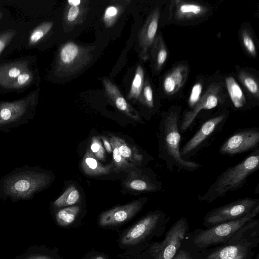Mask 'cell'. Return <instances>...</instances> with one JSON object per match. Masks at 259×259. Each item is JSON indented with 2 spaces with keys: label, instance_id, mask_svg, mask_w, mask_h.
Here are the masks:
<instances>
[{
  "label": "cell",
  "instance_id": "obj_17",
  "mask_svg": "<svg viewBox=\"0 0 259 259\" xmlns=\"http://www.w3.org/2000/svg\"><path fill=\"white\" fill-rule=\"evenodd\" d=\"M188 73L186 65H180L174 68L163 80V87L167 95L177 93L184 85Z\"/></svg>",
  "mask_w": 259,
  "mask_h": 259
},
{
  "label": "cell",
  "instance_id": "obj_13",
  "mask_svg": "<svg viewBox=\"0 0 259 259\" xmlns=\"http://www.w3.org/2000/svg\"><path fill=\"white\" fill-rule=\"evenodd\" d=\"M163 214L159 211L150 213L132 227L122 237L124 245H134L146 237L156 226Z\"/></svg>",
  "mask_w": 259,
  "mask_h": 259
},
{
  "label": "cell",
  "instance_id": "obj_21",
  "mask_svg": "<svg viewBox=\"0 0 259 259\" xmlns=\"http://www.w3.org/2000/svg\"><path fill=\"white\" fill-rule=\"evenodd\" d=\"M110 141L115 144L120 154L128 161L136 165L142 163L144 156L136 148H132L123 139L114 135L110 136Z\"/></svg>",
  "mask_w": 259,
  "mask_h": 259
},
{
  "label": "cell",
  "instance_id": "obj_16",
  "mask_svg": "<svg viewBox=\"0 0 259 259\" xmlns=\"http://www.w3.org/2000/svg\"><path fill=\"white\" fill-rule=\"evenodd\" d=\"M88 2L80 0H68L65 8L63 22L65 29L72 28L81 24L85 17Z\"/></svg>",
  "mask_w": 259,
  "mask_h": 259
},
{
  "label": "cell",
  "instance_id": "obj_41",
  "mask_svg": "<svg viewBox=\"0 0 259 259\" xmlns=\"http://www.w3.org/2000/svg\"><path fill=\"white\" fill-rule=\"evenodd\" d=\"M172 259H191L189 255L184 250H180Z\"/></svg>",
  "mask_w": 259,
  "mask_h": 259
},
{
  "label": "cell",
  "instance_id": "obj_22",
  "mask_svg": "<svg viewBox=\"0 0 259 259\" xmlns=\"http://www.w3.org/2000/svg\"><path fill=\"white\" fill-rule=\"evenodd\" d=\"M252 243L247 240H242L239 243L229 245L214 251L207 259H230L237 256L243 251L251 248Z\"/></svg>",
  "mask_w": 259,
  "mask_h": 259
},
{
  "label": "cell",
  "instance_id": "obj_10",
  "mask_svg": "<svg viewBox=\"0 0 259 259\" xmlns=\"http://www.w3.org/2000/svg\"><path fill=\"white\" fill-rule=\"evenodd\" d=\"M187 228L185 218H181L171 227L161 243L153 248L154 259H172L180 248Z\"/></svg>",
  "mask_w": 259,
  "mask_h": 259
},
{
  "label": "cell",
  "instance_id": "obj_20",
  "mask_svg": "<svg viewBox=\"0 0 259 259\" xmlns=\"http://www.w3.org/2000/svg\"><path fill=\"white\" fill-rule=\"evenodd\" d=\"M208 11L206 7L192 3L176 1L175 17L177 19L184 20L200 17Z\"/></svg>",
  "mask_w": 259,
  "mask_h": 259
},
{
  "label": "cell",
  "instance_id": "obj_15",
  "mask_svg": "<svg viewBox=\"0 0 259 259\" xmlns=\"http://www.w3.org/2000/svg\"><path fill=\"white\" fill-rule=\"evenodd\" d=\"M102 82L105 94L112 104L133 120L142 121L138 112L127 102L116 85L108 78H104Z\"/></svg>",
  "mask_w": 259,
  "mask_h": 259
},
{
  "label": "cell",
  "instance_id": "obj_5",
  "mask_svg": "<svg viewBox=\"0 0 259 259\" xmlns=\"http://www.w3.org/2000/svg\"><path fill=\"white\" fill-rule=\"evenodd\" d=\"M36 103L32 94L16 101L0 103V132L8 133L28 123L33 117Z\"/></svg>",
  "mask_w": 259,
  "mask_h": 259
},
{
  "label": "cell",
  "instance_id": "obj_25",
  "mask_svg": "<svg viewBox=\"0 0 259 259\" xmlns=\"http://www.w3.org/2000/svg\"><path fill=\"white\" fill-rule=\"evenodd\" d=\"M80 194L74 186L69 187L53 203L55 208H61L71 206L75 204L79 199Z\"/></svg>",
  "mask_w": 259,
  "mask_h": 259
},
{
  "label": "cell",
  "instance_id": "obj_42",
  "mask_svg": "<svg viewBox=\"0 0 259 259\" xmlns=\"http://www.w3.org/2000/svg\"><path fill=\"white\" fill-rule=\"evenodd\" d=\"M251 251V248L247 249L242 252H241L239 254H238L237 256L233 258L230 259H248L249 254V251Z\"/></svg>",
  "mask_w": 259,
  "mask_h": 259
},
{
  "label": "cell",
  "instance_id": "obj_39",
  "mask_svg": "<svg viewBox=\"0 0 259 259\" xmlns=\"http://www.w3.org/2000/svg\"><path fill=\"white\" fill-rule=\"evenodd\" d=\"M17 32L14 29L7 30L0 33V54L14 37Z\"/></svg>",
  "mask_w": 259,
  "mask_h": 259
},
{
  "label": "cell",
  "instance_id": "obj_38",
  "mask_svg": "<svg viewBox=\"0 0 259 259\" xmlns=\"http://www.w3.org/2000/svg\"><path fill=\"white\" fill-rule=\"evenodd\" d=\"M33 74L29 70L21 73L14 82L12 89H19L28 84L32 80Z\"/></svg>",
  "mask_w": 259,
  "mask_h": 259
},
{
  "label": "cell",
  "instance_id": "obj_29",
  "mask_svg": "<svg viewBox=\"0 0 259 259\" xmlns=\"http://www.w3.org/2000/svg\"><path fill=\"white\" fill-rule=\"evenodd\" d=\"M152 56L155 62V67L156 70H159L165 63L167 57V51L161 39L157 38L153 44Z\"/></svg>",
  "mask_w": 259,
  "mask_h": 259
},
{
  "label": "cell",
  "instance_id": "obj_14",
  "mask_svg": "<svg viewBox=\"0 0 259 259\" xmlns=\"http://www.w3.org/2000/svg\"><path fill=\"white\" fill-rule=\"evenodd\" d=\"M159 16V9H155L149 14L144 24L139 31L138 39L141 48L140 57L144 61H146L149 58V50L155 40Z\"/></svg>",
  "mask_w": 259,
  "mask_h": 259
},
{
  "label": "cell",
  "instance_id": "obj_44",
  "mask_svg": "<svg viewBox=\"0 0 259 259\" xmlns=\"http://www.w3.org/2000/svg\"><path fill=\"white\" fill-rule=\"evenodd\" d=\"M1 17H2V14H1V12L0 11V18H1Z\"/></svg>",
  "mask_w": 259,
  "mask_h": 259
},
{
  "label": "cell",
  "instance_id": "obj_9",
  "mask_svg": "<svg viewBox=\"0 0 259 259\" xmlns=\"http://www.w3.org/2000/svg\"><path fill=\"white\" fill-rule=\"evenodd\" d=\"M228 116V112L214 116L204 121L198 131L184 144L180 152L182 157L186 159L194 154L202 145L223 126Z\"/></svg>",
  "mask_w": 259,
  "mask_h": 259
},
{
  "label": "cell",
  "instance_id": "obj_8",
  "mask_svg": "<svg viewBox=\"0 0 259 259\" xmlns=\"http://www.w3.org/2000/svg\"><path fill=\"white\" fill-rule=\"evenodd\" d=\"M258 144L259 128H244L228 137L221 146L219 152L222 155L233 156L257 149Z\"/></svg>",
  "mask_w": 259,
  "mask_h": 259
},
{
  "label": "cell",
  "instance_id": "obj_18",
  "mask_svg": "<svg viewBox=\"0 0 259 259\" xmlns=\"http://www.w3.org/2000/svg\"><path fill=\"white\" fill-rule=\"evenodd\" d=\"M28 70L27 63L24 61L15 62L0 66V85L12 89L17 78Z\"/></svg>",
  "mask_w": 259,
  "mask_h": 259
},
{
  "label": "cell",
  "instance_id": "obj_23",
  "mask_svg": "<svg viewBox=\"0 0 259 259\" xmlns=\"http://www.w3.org/2000/svg\"><path fill=\"white\" fill-rule=\"evenodd\" d=\"M225 83L230 99L236 108L243 107L246 103L244 93L234 78L231 76L226 78Z\"/></svg>",
  "mask_w": 259,
  "mask_h": 259
},
{
  "label": "cell",
  "instance_id": "obj_31",
  "mask_svg": "<svg viewBox=\"0 0 259 259\" xmlns=\"http://www.w3.org/2000/svg\"><path fill=\"white\" fill-rule=\"evenodd\" d=\"M123 11L121 5H112L108 6L103 15V22L107 27L113 25Z\"/></svg>",
  "mask_w": 259,
  "mask_h": 259
},
{
  "label": "cell",
  "instance_id": "obj_45",
  "mask_svg": "<svg viewBox=\"0 0 259 259\" xmlns=\"http://www.w3.org/2000/svg\"><path fill=\"white\" fill-rule=\"evenodd\" d=\"M257 259H258V257H257Z\"/></svg>",
  "mask_w": 259,
  "mask_h": 259
},
{
  "label": "cell",
  "instance_id": "obj_30",
  "mask_svg": "<svg viewBox=\"0 0 259 259\" xmlns=\"http://www.w3.org/2000/svg\"><path fill=\"white\" fill-rule=\"evenodd\" d=\"M53 23L51 21L45 22L36 27L31 33L28 44L33 46L38 43L51 29Z\"/></svg>",
  "mask_w": 259,
  "mask_h": 259
},
{
  "label": "cell",
  "instance_id": "obj_27",
  "mask_svg": "<svg viewBox=\"0 0 259 259\" xmlns=\"http://www.w3.org/2000/svg\"><path fill=\"white\" fill-rule=\"evenodd\" d=\"M80 211L78 206L67 207L58 210L55 218L57 224L61 226H67L72 223Z\"/></svg>",
  "mask_w": 259,
  "mask_h": 259
},
{
  "label": "cell",
  "instance_id": "obj_28",
  "mask_svg": "<svg viewBox=\"0 0 259 259\" xmlns=\"http://www.w3.org/2000/svg\"><path fill=\"white\" fill-rule=\"evenodd\" d=\"M113 153V170L115 172L121 171H127L135 168L136 165L130 162L125 159L119 153L116 146L111 141H110Z\"/></svg>",
  "mask_w": 259,
  "mask_h": 259
},
{
  "label": "cell",
  "instance_id": "obj_32",
  "mask_svg": "<svg viewBox=\"0 0 259 259\" xmlns=\"http://www.w3.org/2000/svg\"><path fill=\"white\" fill-rule=\"evenodd\" d=\"M239 78L246 90L258 99L259 97V87L256 80L251 75L242 71L239 74Z\"/></svg>",
  "mask_w": 259,
  "mask_h": 259
},
{
  "label": "cell",
  "instance_id": "obj_7",
  "mask_svg": "<svg viewBox=\"0 0 259 259\" xmlns=\"http://www.w3.org/2000/svg\"><path fill=\"white\" fill-rule=\"evenodd\" d=\"M259 205L258 199L244 197L215 208L208 212L204 222L214 225L241 218Z\"/></svg>",
  "mask_w": 259,
  "mask_h": 259
},
{
  "label": "cell",
  "instance_id": "obj_1",
  "mask_svg": "<svg viewBox=\"0 0 259 259\" xmlns=\"http://www.w3.org/2000/svg\"><path fill=\"white\" fill-rule=\"evenodd\" d=\"M53 178L50 172L38 166L16 168L0 179V200H30L47 188Z\"/></svg>",
  "mask_w": 259,
  "mask_h": 259
},
{
  "label": "cell",
  "instance_id": "obj_26",
  "mask_svg": "<svg viewBox=\"0 0 259 259\" xmlns=\"http://www.w3.org/2000/svg\"><path fill=\"white\" fill-rule=\"evenodd\" d=\"M144 84V71L141 65L137 66L130 90L127 95L128 100H138Z\"/></svg>",
  "mask_w": 259,
  "mask_h": 259
},
{
  "label": "cell",
  "instance_id": "obj_35",
  "mask_svg": "<svg viewBox=\"0 0 259 259\" xmlns=\"http://www.w3.org/2000/svg\"><path fill=\"white\" fill-rule=\"evenodd\" d=\"M90 149L97 160L101 161L104 160L105 150L102 145L100 136L92 137Z\"/></svg>",
  "mask_w": 259,
  "mask_h": 259
},
{
  "label": "cell",
  "instance_id": "obj_36",
  "mask_svg": "<svg viewBox=\"0 0 259 259\" xmlns=\"http://www.w3.org/2000/svg\"><path fill=\"white\" fill-rule=\"evenodd\" d=\"M241 37L244 47L247 53L252 56H255L256 54L255 46L248 31L246 30H242Z\"/></svg>",
  "mask_w": 259,
  "mask_h": 259
},
{
  "label": "cell",
  "instance_id": "obj_2",
  "mask_svg": "<svg viewBox=\"0 0 259 259\" xmlns=\"http://www.w3.org/2000/svg\"><path fill=\"white\" fill-rule=\"evenodd\" d=\"M180 122V111L178 109H171L162 115L160 124L159 157L169 170L177 168L193 172L199 169L202 164L182 157Z\"/></svg>",
  "mask_w": 259,
  "mask_h": 259
},
{
  "label": "cell",
  "instance_id": "obj_43",
  "mask_svg": "<svg viewBox=\"0 0 259 259\" xmlns=\"http://www.w3.org/2000/svg\"><path fill=\"white\" fill-rule=\"evenodd\" d=\"M92 259H105V258L102 255H98V256H96L94 257Z\"/></svg>",
  "mask_w": 259,
  "mask_h": 259
},
{
  "label": "cell",
  "instance_id": "obj_3",
  "mask_svg": "<svg viewBox=\"0 0 259 259\" xmlns=\"http://www.w3.org/2000/svg\"><path fill=\"white\" fill-rule=\"evenodd\" d=\"M259 149H256L237 164L221 173L203 195L201 201L210 203L224 197L229 192L242 188L248 177L258 169Z\"/></svg>",
  "mask_w": 259,
  "mask_h": 259
},
{
  "label": "cell",
  "instance_id": "obj_24",
  "mask_svg": "<svg viewBox=\"0 0 259 259\" xmlns=\"http://www.w3.org/2000/svg\"><path fill=\"white\" fill-rule=\"evenodd\" d=\"M134 175V178L126 181L125 185L131 189L141 192H156L161 189L160 184L154 183L148 178H138Z\"/></svg>",
  "mask_w": 259,
  "mask_h": 259
},
{
  "label": "cell",
  "instance_id": "obj_33",
  "mask_svg": "<svg viewBox=\"0 0 259 259\" xmlns=\"http://www.w3.org/2000/svg\"><path fill=\"white\" fill-rule=\"evenodd\" d=\"M39 247L31 246L24 253L18 255L14 259H56L39 249Z\"/></svg>",
  "mask_w": 259,
  "mask_h": 259
},
{
  "label": "cell",
  "instance_id": "obj_12",
  "mask_svg": "<svg viewBox=\"0 0 259 259\" xmlns=\"http://www.w3.org/2000/svg\"><path fill=\"white\" fill-rule=\"evenodd\" d=\"M146 201L145 198L139 199L105 211L99 217V225L109 227L124 223L136 214Z\"/></svg>",
  "mask_w": 259,
  "mask_h": 259
},
{
  "label": "cell",
  "instance_id": "obj_11",
  "mask_svg": "<svg viewBox=\"0 0 259 259\" xmlns=\"http://www.w3.org/2000/svg\"><path fill=\"white\" fill-rule=\"evenodd\" d=\"M220 88L213 83L209 87L197 104L191 110L185 112L180 122L181 133L186 132L193 124L198 113L202 110H209L216 107L220 101Z\"/></svg>",
  "mask_w": 259,
  "mask_h": 259
},
{
  "label": "cell",
  "instance_id": "obj_37",
  "mask_svg": "<svg viewBox=\"0 0 259 259\" xmlns=\"http://www.w3.org/2000/svg\"><path fill=\"white\" fill-rule=\"evenodd\" d=\"M202 84L200 82H196L193 86L188 99L189 107L193 108L199 101L201 98Z\"/></svg>",
  "mask_w": 259,
  "mask_h": 259
},
{
  "label": "cell",
  "instance_id": "obj_34",
  "mask_svg": "<svg viewBox=\"0 0 259 259\" xmlns=\"http://www.w3.org/2000/svg\"><path fill=\"white\" fill-rule=\"evenodd\" d=\"M139 101L141 103L148 108H152L154 106L153 91L148 80L144 82Z\"/></svg>",
  "mask_w": 259,
  "mask_h": 259
},
{
  "label": "cell",
  "instance_id": "obj_40",
  "mask_svg": "<svg viewBox=\"0 0 259 259\" xmlns=\"http://www.w3.org/2000/svg\"><path fill=\"white\" fill-rule=\"evenodd\" d=\"M101 139L103 142V144L106 151L109 153H111L112 152V148L110 142L104 136H100Z\"/></svg>",
  "mask_w": 259,
  "mask_h": 259
},
{
  "label": "cell",
  "instance_id": "obj_19",
  "mask_svg": "<svg viewBox=\"0 0 259 259\" xmlns=\"http://www.w3.org/2000/svg\"><path fill=\"white\" fill-rule=\"evenodd\" d=\"M81 168L84 174L90 176L108 175L113 170L112 163L104 165L94 156L90 149L87 150L81 162Z\"/></svg>",
  "mask_w": 259,
  "mask_h": 259
},
{
  "label": "cell",
  "instance_id": "obj_4",
  "mask_svg": "<svg viewBox=\"0 0 259 259\" xmlns=\"http://www.w3.org/2000/svg\"><path fill=\"white\" fill-rule=\"evenodd\" d=\"M94 47L68 41L60 47L56 59L55 72L59 77H68L87 66L93 58Z\"/></svg>",
  "mask_w": 259,
  "mask_h": 259
},
{
  "label": "cell",
  "instance_id": "obj_6",
  "mask_svg": "<svg viewBox=\"0 0 259 259\" xmlns=\"http://www.w3.org/2000/svg\"><path fill=\"white\" fill-rule=\"evenodd\" d=\"M259 212V205L244 217L220 223L209 229L203 230L194 239V243L200 247H206L225 242L231 238L245 224Z\"/></svg>",
  "mask_w": 259,
  "mask_h": 259
}]
</instances>
